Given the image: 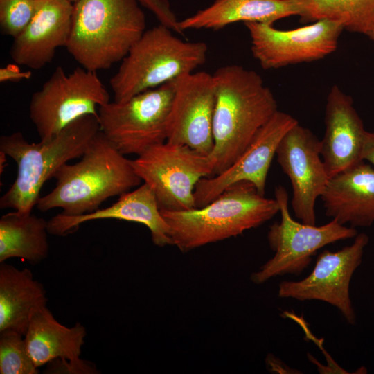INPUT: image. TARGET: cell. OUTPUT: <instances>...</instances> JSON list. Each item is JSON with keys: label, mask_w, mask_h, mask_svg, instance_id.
Wrapping results in <instances>:
<instances>
[{"label": "cell", "mask_w": 374, "mask_h": 374, "mask_svg": "<svg viewBox=\"0 0 374 374\" xmlns=\"http://www.w3.org/2000/svg\"><path fill=\"white\" fill-rule=\"evenodd\" d=\"M100 130L98 118L82 116L48 140L30 143L21 132L0 138V152L17 163V177L0 199L1 208L31 213L40 191L49 179L69 161L81 157L93 137Z\"/></svg>", "instance_id": "3"}, {"label": "cell", "mask_w": 374, "mask_h": 374, "mask_svg": "<svg viewBox=\"0 0 374 374\" xmlns=\"http://www.w3.org/2000/svg\"><path fill=\"white\" fill-rule=\"evenodd\" d=\"M109 102V94L96 71L77 67L66 73L57 66L33 94L29 114L40 140H48L82 116L98 118V107Z\"/></svg>", "instance_id": "7"}, {"label": "cell", "mask_w": 374, "mask_h": 374, "mask_svg": "<svg viewBox=\"0 0 374 374\" xmlns=\"http://www.w3.org/2000/svg\"><path fill=\"white\" fill-rule=\"evenodd\" d=\"M32 76L30 71H21L16 64H8L0 69V82H19L28 80Z\"/></svg>", "instance_id": "28"}, {"label": "cell", "mask_w": 374, "mask_h": 374, "mask_svg": "<svg viewBox=\"0 0 374 374\" xmlns=\"http://www.w3.org/2000/svg\"><path fill=\"white\" fill-rule=\"evenodd\" d=\"M174 80L138 93L124 102L98 107L100 131L123 154L140 155L167 139Z\"/></svg>", "instance_id": "8"}, {"label": "cell", "mask_w": 374, "mask_h": 374, "mask_svg": "<svg viewBox=\"0 0 374 374\" xmlns=\"http://www.w3.org/2000/svg\"><path fill=\"white\" fill-rule=\"evenodd\" d=\"M69 1H71V3H74L75 2H76L78 0H69Z\"/></svg>", "instance_id": "31"}, {"label": "cell", "mask_w": 374, "mask_h": 374, "mask_svg": "<svg viewBox=\"0 0 374 374\" xmlns=\"http://www.w3.org/2000/svg\"><path fill=\"white\" fill-rule=\"evenodd\" d=\"M326 215L341 224L374 223V168L364 161L329 178L321 197Z\"/></svg>", "instance_id": "19"}, {"label": "cell", "mask_w": 374, "mask_h": 374, "mask_svg": "<svg viewBox=\"0 0 374 374\" xmlns=\"http://www.w3.org/2000/svg\"><path fill=\"white\" fill-rule=\"evenodd\" d=\"M276 154L291 182L295 216L304 224L315 225L316 200L330 178L321 159V141L297 123L283 136Z\"/></svg>", "instance_id": "15"}, {"label": "cell", "mask_w": 374, "mask_h": 374, "mask_svg": "<svg viewBox=\"0 0 374 374\" xmlns=\"http://www.w3.org/2000/svg\"><path fill=\"white\" fill-rule=\"evenodd\" d=\"M24 336L15 331L0 332V373L37 374Z\"/></svg>", "instance_id": "25"}, {"label": "cell", "mask_w": 374, "mask_h": 374, "mask_svg": "<svg viewBox=\"0 0 374 374\" xmlns=\"http://www.w3.org/2000/svg\"><path fill=\"white\" fill-rule=\"evenodd\" d=\"M368 236L357 234L353 242L340 250L323 251L317 258L312 272L299 281H282L278 296L299 301L318 300L337 308L350 324H355L356 314L350 297V283L362 263Z\"/></svg>", "instance_id": "12"}, {"label": "cell", "mask_w": 374, "mask_h": 374, "mask_svg": "<svg viewBox=\"0 0 374 374\" xmlns=\"http://www.w3.org/2000/svg\"><path fill=\"white\" fill-rule=\"evenodd\" d=\"M301 13L296 0H215L206 8L179 22L181 31L217 30L239 21L267 23Z\"/></svg>", "instance_id": "20"}, {"label": "cell", "mask_w": 374, "mask_h": 374, "mask_svg": "<svg viewBox=\"0 0 374 374\" xmlns=\"http://www.w3.org/2000/svg\"><path fill=\"white\" fill-rule=\"evenodd\" d=\"M160 210L172 244L188 251L258 227L280 212V206L275 198L259 194L253 184L240 181L203 207Z\"/></svg>", "instance_id": "4"}, {"label": "cell", "mask_w": 374, "mask_h": 374, "mask_svg": "<svg viewBox=\"0 0 374 374\" xmlns=\"http://www.w3.org/2000/svg\"><path fill=\"white\" fill-rule=\"evenodd\" d=\"M274 195L280 206L281 219L270 226L267 239L275 253L251 274L254 283L261 284L286 274L298 275L308 267L319 249L339 240L353 238L358 234L355 228L346 226L334 219L319 226L298 222L290 213L285 188L282 186L276 187Z\"/></svg>", "instance_id": "10"}, {"label": "cell", "mask_w": 374, "mask_h": 374, "mask_svg": "<svg viewBox=\"0 0 374 374\" xmlns=\"http://www.w3.org/2000/svg\"><path fill=\"white\" fill-rule=\"evenodd\" d=\"M297 123L290 114L276 111L228 168L197 182L194 190L195 208L209 204L227 188L240 181L253 184L258 193L265 195L267 174L278 146Z\"/></svg>", "instance_id": "13"}, {"label": "cell", "mask_w": 374, "mask_h": 374, "mask_svg": "<svg viewBox=\"0 0 374 374\" xmlns=\"http://www.w3.org/2000/svg\"><path fill=\"white\" fill-rule=\"evenodd\" d=\"M207 51L204 42L184 41L161 24L146 30L109 80L114 101H126L193 73L204 64Z\"/></svg>", "instance_id": "6"}, {"label": "cell", "mask_w": 374, "mask_h": 374, "mask_svg": "<svg viewBox=\"0 0 374 374\" xmlns=\"http://www.w3.org/2000/svg\"><path fill=\"white\" fill-rule=\"evenodd\" d=\"M367 36L373 41H374V30L370 33Z\"/></svg>", "instance_id": "30"}, {"label": "cell", "mask_w": 374, "mask_h": 374, "mask_svg": "<svg viewBox=\"0 0 374 374\" xmlns=\"http://www.w3.org/2000/svg\"><path fill=\"white\" fill-rule=\"evenodd\" d=\"M55 188L40 197V211L60 208V213L78 216L93 212L108 198L121 195L140 184L131 160L125 157L100 130L78 162L63 165L55 174Z\"/></svg>", "instance_id": "2"}, {"label": "cell", "mask_w": 374, "mask_h": 374, "mask_svg": "<svg viewBox=\"0 0 374 374\" xmlns=\"http://www.w3.org/2000/svg\"><path fill=\"white\" fill-rule=\"evenodd\" d=\"M131 164L141 180L154 191L159 208L165 210L195 208L196 184L213 175L208 154L167 141L151 147L131 160Z\"/></svg>", "instance_id": "9"}, {"label": "cell", "mask_w": 374, "mask_h": 374, "mask_svg": "<svg viewBox=\"0 0 374 374\" xmlns=\"http://www.w3.org/2000/svg\"><path fill=\"white\" fill-rule=\"evenodd\" d=\"M253 57L265 70L323 59L337 48L344 30L339 21L323 19L292 30L267 23H244Z\"/></svg>", "instance_id": "11"}, {"label": "cell", "mask_w": 374, "mask_h": 374, "mask_svg": "<svg viewBox=\"0 0 374 374\" xmlns=\"http://www.w3.org/2000/svg\"><path fill=\"white\" fill-rule=\"evenodd\" d=\"M213 77L215 90L213 147L208 157L214 176L224 171L242 154L278 111V104L271 89L254 71L231 64L217 69Z\"/></svg>", "instance_id": "1"}, {"label": "cell", "mask_w": 374, "mask_h": 374, "mask_svg": "<svg viewBox=\"0 0 374 374\" xmlns=\"http://www.w3.org/2000/svg\"><path fill=\"white\" fill-rule=\"evenodd\" d=\"M48 221L17 211L0 219V262L20 258L31 263L45 259L49 251Z\"/></svg>", "instance_id": "23"}, {"label": "cell", "mask_w": 374, "mask_h": 374, "mask_svg": "<svg viewBox=\"0 0 374 374\" xmlns=\"http://www.w3.org/2000/svg\"><path fill=\"white\" fill-rule=\"evenodd\" d=\"M87 331L82 324H61L47 306L32 317L24 336L29 355L37 368L59 359L79 364Z\"/></svg>", "instance_id": "21"}, {"label": "cell", "mask_w": 374, "mask_h": 374, "mask_svg": "<svg viewBox=\"0 0 374 374\" xmlns=\"http://www.w3.org/2000/svg\"><path fill=\"white\" fill-rule=\"evenodd\" d=\"M301 23L323 19L339 21L344 30L366 36L374 30V0H296Z\"/></svg>", "instance_id": "24"}, {"label": "cell", "mask_w": 374, "mask_h": 374, "mask_svg": "<svg viewBox=\"0 0 374 374\" xmlns=\"http://www.w3.org/2000/svg\"><path fill=\"white\" fill-rule=\"evenodd\" d=\"M140 4L152 12L159 24H161L172 31L183 34L179 28V22L175 14L172 10L168 0H137Z\"/></svg>", "instance_id": "27"}, {"label": "cell", "mask_w": 374, "mask_h": 374, "mask_svg": "<svg viewBox=\"0 0 374 374\" xmlns=\"http://www.w3.org/2000/svg\"><path fill=\"white\" fill-rule=\"evenodd\" d=\"M43 285L27 268L0 265V332L11 330L25 336L33 314L46 306Z\"/></svg>", "instance_id": "22"}, {"label": "cell", "mask_w": 374, "mask_h": 374, "mask_svg": "<svg viewBox=\"0 0 374 374\" xmlns=\"http://www.w3.org/2000/svg\"><path fill=\"white\" fill-rule=\"evenodd\" d=\"M104 219L142 224L149 229L154 244H172L169 226L161 215L155 194L145 183L120 195L109 207L78 216L58 213L48 220V231L51 234L63 236L75 231L84 222Z\"/></svg>", "instance_id": "18"}, {"label": "cell", "mask_w": 374, "mask_h": 374, "mask_svg": "<svg viewBox=\"0 0 374 374\" xmlns=\"http://www.w3.org/2000/svg\"><path fill=\"white\" fill-rule=\"evenodd\" d=\"M166 141L209 154L213 147L215 90L213 74L190 73L174 80Z\"/></svg>", "instance_id": "14"}, {"label": "cell", "mask_w": 374, "mask_h": 374, "mask_svg": "<svg viewBox=\"0 0 374 374\" xmlns=\"http://www.w3.org/2000/svg\"><path fill=\"white\" fill-rule=\"evenodd\" d=\"M73 8L69 0H41L30 22L14 38L10 52L12 60L33 69L50 63L56 49L66 46Z\"/></svg>", "instance_id": "17"}, {"label": "cell", "mask_w": 374, "mask_h": 374, "mask_svg": "<svg viewBox=\"0 0 374 374\" xmlns=\"http://www.w3.org/2000/svg\"><path fill=\"white\" fill-rule=\"evenodd\" d=\"M41 0H0V28L2 34L16 37L28 25Z\"/></svg>", "instance_id": "26"}, {"label": "cell", "mask_w": 374, "mask_h": 374, "mask_svg": "<svg viewBox=\"0 0 374 374\" xmlns=\"http://www.w3.org/2000/svg\"><path fill=\"white\" fill-rule=\"evenodd\" d=\"M362 159L372 164L374 168V132H367L362 150Z\"/></svg>", "instance_id": "29"}, {"label": "cell", "mask_w": 374, "mask_h": 374, "mask_svg": "<svg viewBox=\"0 0 374 374\" xmlns=\"http://www.w3.org/2000/svg\"><path fill=\"white\" fill-rule=\"evenodd\" d=\"M145 25L137 0H78L66 48L82 67L105 70L123 60Z\"/></svg>", "instance_id": "5"}, {"label": "cell", "mask_w": 374, "mask_h": 374, "mask_svg": "<svg viewBox=\"0 0 374 374\" xmlns=\"http://www.w3.org/2000/svg\"><path fill=\"white\" fill-rule=\"evenodd\" d=\"M321 156L331 177L364 161L366 131L350 96L334 85L328 94Z\"/></svg>", "instance_id": "16"}]
</instances>
